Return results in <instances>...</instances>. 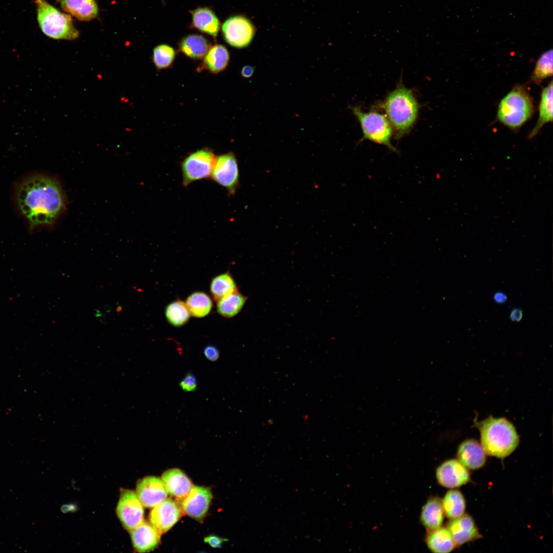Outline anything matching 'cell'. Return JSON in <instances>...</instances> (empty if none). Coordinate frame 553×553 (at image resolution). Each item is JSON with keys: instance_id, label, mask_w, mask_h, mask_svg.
<instances>
[{"instance_id": "1", "label": "cell", "mask_w": 553, "mask_h": 553, "mask_svg": "<svg viewBox=\"0 0 553 553\" xmlns=\"http://www.w3.org/2000/svg\"><path fill=\"white\" fill-rule=\"evenodd\" d=\"M16 205L28 222L30 229L52 224L65 208V197L53 178L36 174L28 177L17 186Z\"/></svg>"}, {"instance_id": "2", "label": "cell", "mask_w": 553, "mask_h": 553, "mask_svg": "<svg viewBox=\"0 0 553 553\" xmlns=\"http://www.w3.org/2000/svg\"><path fill=\"white\" fill-rule=\"evenodd\" d=\"M484 452L490 456L503 458L517 448L519 437L509 421L504 418L492 416L477 423Z\"/></svg>"}, {"instance_id": "3", "label": "cell", "mask_w": 553, "mask_h": 553, "mask_svg": "<svg viewBox=\"0 0 553 553\" xmlns=\"http://www.w3.org/2000/svg\"><path fill=\"white\" fill-rule=\"evenodd\" d=\"M380 107L385 111L397 137L409 132L418 115V104L412 91L401 84L388 95Z\"/></svg>"}, {"instance_id": "4", "label": "cell", "mask_w": 553, "mask_h": 553, "mask_svg": "<svg viewBox=\"0 0 553 553\" xmlns=\"http://www.w3.org/2000/svg\"><path fill=\"white\" fill-rule=\"evenodd\" d=\"M534 111L531 97L523 87L518 86L515 87L500 101L497 117L505 125L516 129L524 124Z\"/></svg>"}, {"instance_id": "5", "label": "cell", "mask_w": 553, "mask_h": 553, "mask_svg": "<svg viewBox=\"0 0 553 553\" xmlns=\"http://www.w3.org/2000/svg\"><path fill=\"white\" fill-rule=\"evenodd\" d=\"M37 19L41 31L54 39L73 40L79 31L73 24L70 15L59 11L46 0H35Z\"/></svg>"}, {"instance_id": "6", "label": "cell", "mask_w": 553, "mask_h": 553, "mask_svg": "<svg viewBox=\"0 0 553 553\" xmlns=\"http://www.w3.org/2000/svg\"><path fill=\"white\" fill-rule=\"evenodd\" d=\"M351 109L360 124L363 139L386 146L393 152L397 151L391 142L392 130L386 116L374 111L364 112L358 107H351Z\"/></svg>"}, {"instance_id": "7", "label": "cell", "mask_w": 553, "mask_h": 553, "mask_svg": "<svg viewBox=\"0 0 553 553\" xmlns=\"http://www.w3.org/2000/svg\"><path fill=\"white\" fill-rule=\"evenodd\" d=\"M216 157L208 148L197 150L187 156L181 163L183 184L191 183L210 176Z\"/></svg>"}, {"instance_id": "8", "label": "cell", "mask_w": 553, "mask_h": 553, "mask_svg": "<svg viewBox=\"0 0 553 553\" xmlns=\"http://www.w3.org/2000/svg\"><path fill=\"white\" fill-rule=\"evenodd\" d=\"M210 177L212 180L225 187L229 195L236 193L239 181V172L237 158L232 152L216 157Z\"/></svg>"}, {"instance_id": "9", "label": "cell", "mask_w": 553, "mask_h": 553, "mask_svg": "<svg viewBox=\"0 0 553 553\" xmlns=\"http://www.w3.org/2000/svg\"><path fill=\"white\" fill-rule=\"evenodd\" d=\"M222 31L226 41L237 48L247 47L255 33L252 23L246 17L240 15L228 18L223 24Z\"/></svg>"}, {"instance_id": "10", "label": "cell", "mask_w": 553, "mask_h": 553, "mask_svg": "<svg viewBox=\"0 0 553 553\" xmlns=\"http://www.w3.org/2000/svg\"><path fill=\"white\" fill-rule=\"evenodd\" d=\"M117 514L123 526L129 531H132L143 522L144 511L136 494L128 490L121 492Z\"/></svg>"}, {"instance_id": "11", "label": "cell", "mask_w": 553, "mask_h": 553, "mask_svg": "<svg viewBox=\"0 0 553 553\" xmlns=\"http://www.w3.org/2000/svg\"><path fill=\"white\" fill-rule=\"evenodd\" d=\"M181 511L174 500L165 499L154 507L150 514L152 526L160 534L170 529L179 520Z\"/></svg>"}, {"instance_id": "12", "label": "cell", "mask_w": 553, "mask_h": 553, "mask_svg": "<svg viewBox=\"0 0 553 553\" xmlns=\"http://www.w3.org/2000/svg\"><path fill=\"white\" fill-rule=\"evenodd\" d=\"M211 498V493L208 488L192 486L188 494L181 499V507L190 517L201 519L208 509Z\"/></svg>"}, {"instance_id": "13", "label": "cell", "mask_w": 553, "mask_h": 553, "mask_svg": "<svg viewBox=\"0 0 553 553\" xmlns=\"http://www.w3.org/2000/svg\"><path fill=\"white\" fill-rule=\"evenodd\" d=\"M438 483L448 488H456L467 483L470 476L467 469L458 460L450 459L441 463L436 470Z\"/></svg>"}, {"instance_id": "14", "label": "cell", "mask_w": 553, "mask_h": 553, "mask_svg": "<svg viewBox=\"0 0 553 553\" xmlns=\"http://www.w3.org/2000/svg\"><path fill=\"white\" fill-rule=\"evenodd\" d=\"M136 495L140 502L146 507H154L167 498V491L162 481L158 477L148 476L137 484Z\"/></svg>"}, {"instance_id": "15", "label": "cell", "mask_w": 553, "mask_h": 553, "mask_svg": "<svg viewBox=\"0 0 553 553\" xmlns=\"http://www.w3.org/2000/svg\"><path fill=\"white\" fill-rule=\"evenodd\" d=\"M447 528L457 546L481 537L474 520L467 514L451 519Z\"/></svg>"}, {"instance_id": "16", "label": "cell", "mask_w": 553, "mask_h": 553, "mask_svg": "<svg viewBox=\"0 0 553 553\" xmlns=\"http://www.w3.org/2000/svg\"><path fill=\"white\" fill-rule=\"evenodd\" d=\"M482 446L474 439L462 442L457 451L458 461L466 468L477 470L483 466L486 462V455Z\"/></svg>"}, {"instance_id": "17", "label": "cell", "mask_w": 553, "mask_h": 553, "mask_svg": "<svg viewBox=\"0 0 553 553\" xmlns=\"http://www.w3.org/2000/svg\"><path fill=\"white\" fill-rule=\"evenodd\" d=\"M160 535L151 524L143 521L131 531L133 546L139 552L151 551L159 544Z\"/></svg>"}, {"instance_id": "18", "label": "cell", "mask_w": 553, "mask_h": 553, "mask_svg": "<svg viewBox=\"0 0 553 553\" xmlns=\"http://www.w3.org/2000/svg\"><path fill=\"white\" fill-rule=\"evenodd\" d=\"M162 481L167 492L180 499L188 494L193 486L186 475L177 469L165 471L162 476Z\"/></svg>"}, {"instance_id": "19", "label": "cell", "mask_w": 553, "mask_h": 553, "mask_svg": "<svg viewBox=\"0 0 553 553\" xmlns=\"http://www.w3.org/2000/svg\"><path fill=\"white\" fill-rule=\"evenodd\" d=\"M62 10L81 21H90L97 17V4L95 0H57Z\"/></svg>"}, {"instance_id": "20", "label": "cell", "mask_w": 553, "mask_h": 553, "mask_svg": "<svg viewBox=\"0 0 553 553\" xmlns=\"http://www.w3.org/2000/svg\"><path fill=\"white\" fill-rule=\"evenodd\" d=\"M444 512L442 500L438 497H431L422 508L420 520L428 531L441 527Z\"/></svg>"}, {"instance_id": "21", "label": "cell", "mask_w": 553, "mask_h": 553, "mask_svg": "<svg viewBox=\"0 0 553 553\" xmlns=\"http://www.w3.org/2000/svg\"><path fill=\"white\" fill-rule=\"evenodd\" d=\"M229 61V54L227 48L222 45L217 44L210 48L204 57L200 69L218 74L226 68Z\"/></svg>"}, {"instance_id": "22", "label": "cell", "mask_w": 553, "mask_h": 553, "mask_svg": "<svg viewBox=\"0 0 553 553\" xmlns=\"http://www.w3.org/2000/svg\"><path fill=\"white\" fill-rule=\"evenodd\" d=\"M193 26L200 31L216 37L220 29V22L210 9L198 8L191 12Z\"/></svg>"}, {"instance_id": "23", "label": "cell", "mask_w": 553, "mask_h": 553, "mask_svg": "<svg viewBox=\"0 0 553 553\" xmlns=\"http://www.w3.org/2000/svg\"><path fill=\"white\" fill-rule=\"evenodd\" d=\"M211 47L209 41L199 34L188 35L182 38L179 44L180 52L194 60L204 58Z\"/></svg>"}, {"instance_id": "24", "label": "cell", "mask_w": 553, "mask_h": 553, "mask_svg": "<svg viewBox=\"0 0 553 553\" xmlns=\"http://www.w3.org/2000/svg\"><path fill=\"white\" fill-rule=\"evenodd\" d=\"M426 543L429 549L435 553L451 552L456 546L449 530L444 527L429 531Z\"/></svg>"}, {"instance_id": "25", "label": "cell", "mask_w": 553, "mask_h": 553, "mask_svg": "<svg viewBox=\"0 0 553 553\" xmlns=\"http://www.w3.org/2000/svg\"><path fill=\"white\" fill-rule=\"evenodd\" d=\"M539 111L538 120L529 134V138L535 137L544 124L552 120V80L542 91Z\"/></svg>"}, {"instance_id": "26", "label": "cell", "mask_w": 553, "mask_h": 553, "mask_svg": "<svg viewBox=\"0 0 553 553\" xmlns=\"http://www.w3.org/2000/svg\"><path fill=\"white\" fill-rule=\"evenodd\" d=\"M210 290L216 302L238 291L236 284L229 272L214 278L210 283Z\"/></svg>"}, {"instance_id": "27", "label": "cell", "mask_w": 553, "mask_h": 553, "mask_svg": "<svg viewBox=\"0 0 553 553\" xmlns=\"http://www.w3.org/2000/svg\"><path fill=\"white\" fill-rule=\"evenodd\" d=\"M190 315L196 317L207 315L212 308L210 297L203 292H195L189 295L185 303Z\"/></svg>"}, {"instance_id": "28", "label": "cell", "mask_w": 553, "mask_h": 553, "mask_svg": "<svg viewBox=\"0 0 553 553\" xmlns=\"http://www.w3.org/2000/svg\"><path fill=\"white\" fill-rule=\"evenodd\" d=\"M246 300L238 291L233 292L217 302V311L225 317H233L241 310Z\"/></svg>"}, {"instance_id": "29", "label": "cell", "mask_w": 553, "mask_h": 553, "mask_svg": "<svg viewBox=\"0 0 553 553\" xmlns=\"http://www.w3.org/2000/svg\"><path fill=\"white\" fill-rule=\"evenodd\" d=\"M442 502L444 514L448 518L453 519L464 514L465 502L460 491L454 490L449 491L446 493Z\"/></svg>"}, {"instance_id": "30", "label": "cell", "mask_w": 553, "mask_h": 553, "mask_svg": "<svg viewBox=\"0 0 553 553\" xmlns=\"http://www.w3.org/2000/svg\"><path fill=\"white\" fill-rule=\"evenodd\" d=\"M165 314L168 322L175 327L186 324L191 315L186 304L181 300L169 304L165 308Z\"/></svg>"}, {"instance_id": "31", "label": "cell", "mask_w": 553, "mask_h": 553, "mask_svg": "<svg viewBox=\"0 0 553 553\" xmlns=\"http://www.w3.org/2000/svg\"><path fill=\"white\" fill-rule=\"evenodd\" d=\"M176 52L169 45L162 44L153 50V62L157 70H163L172 67L176 57Z\"/></svg>"}, {"instance_id": "32", "label": "cell", "mask_w": 553, "mask_h": 553, "mask_svg": "<svg viewBox=\"0 0 553 553\" xmlns=\"http://www.w3.org/2000/svg\"><path fill=\"white\" fill-rule=\"evenodd\" d=\"M552 75V50L543 53L537 60L532 79L536 82Z\"/></svg>"}, {"instance_id": "33", "label": "cell", "mask_w": 553, "mask_h": 553, "mask_svg": "<svg viewBox=\"0 0 553 553\" xmlns=\"http://www.w3.org/2000/svg\"><path fill=\"white\" fill-rule=\"evenodd\" d=\"M179 386L184 392L194 391L197 387L196 376L191 372H188L180 381Z\"/></svg>"}, {"instance_id": "34", "label": "cell", "mask_w": 553, "mask_h": 553, "mask_svg": "<svg viewBox=\"0 0 553 553\" xmlns=\"http://www.w3.org/2000/svg\"><path fill=\"white\" fill-rule=\"evenodd\" d=\"M203 353L205 357L211 361H216L220 356L218 349L216 346L211 345L206 346L204 348Z\"/></svg>"}, {"instance_id": "35", "label": "cell", "mask_w": 553, "mask_h": 553, "mask_svg": "<svg viewBox=\"0 0 553 553\" xmlns=\"http://www.w3.org/2000/svg\"><path fill=\"white\" fill-rule=\"evenodd\" d=\"M226 539L216 536H209L204 539V541L209 544L211 546L215 548H219Z\"/></svg>"}, {"instance_id": "36", "label": "cell", "mask_w": 553, "mask_h": 553, "mask_svg": "<svg viewBox=\"0 0 553 553\" xmlns=\"http://www.w3.org/2000/svg\"><path fill=\"white\" fill-rule=\"evenodd\" d=\"M523 311L518 308L513 309L510 314L509 317L513 322H519L522 318Z\"/></svg>"}, {"instance_id": "37", "label": "cell", "mask_w": 553, "mask_h": 553, "mask_svg": "<svg viewBox=\"0 0 553 553\" xmlns=\"http://www.w3.org/2000/svg\"><path fill=\"white\" fill-rule=\"evenodd\" d=\"M254 71L253 67L251 66H245L243 67L241 70V75L245 78H249L252 76Z\"/></svg>"}, {"instance_id": "38", "label": "cell", "mask_w": 553, "mask_h": 553, "mask_svg": "<svg viewBox=\"0 0 553 553\" xmlns=\"http://www.w3.org/2000/svg\"><path fill=\"white\" fill-rule=\"evenodd\" d=\"M493 298L495 302L498 304H503L505 303L507 299L506 295L501 291L496 292Z\"/></svg>"}]
</instances>
